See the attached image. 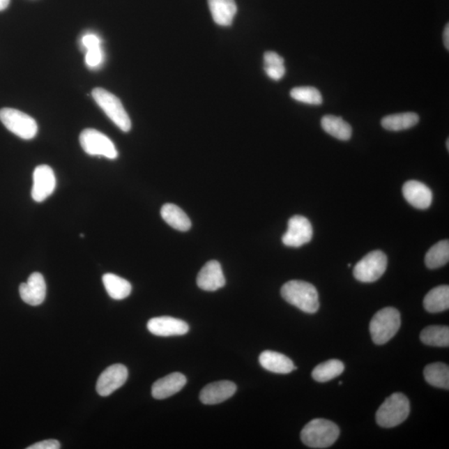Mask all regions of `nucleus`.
<instances>
[{
  "label": "nucleus",
  "instance_id": "34",
  "mask_svg": "<svg viewBox=\"0 0 449 449\" xmlns=\"http://www.w3.org/2000/svg\"><path fill=\"white\" fill-rule=\"evenodd\" d=\"M443 42H444V46H446V49L448 50H449V25L448 24L446 25V29H444Z\"/></svg>",
  "mask_w": 449,
  "mask_h": 449
},
{
  "label": "nucleus",
  "instance_id": "33",
  "mask_svg": "<svg viewBox=\"0 0 449 449\" xmlns=\"http://www.w3.org/2000/svg\"><path fill=\"white\" fill-rule=\"evenodd\" d=\"M60 443L58 440L49 439L44 440V441L38 442L29 446L27 449H59Z\"/></svg>",
  "mask_w": 449,
  "mask_h": 449
},
{
  "label": "nucleus",
  "instance_id": "5",
  "mask_svg": "<svg viewBox=\"0 0 449 449\" xmlns=\"http://www.w3.org/2000/svg\"><path fill=\"white\" fill-rule=\"evenodd\" d=\"M92 96L97 105L101 107L116 127L125 132L131 130V119L118 97L102 88L94 89Z\"/></svg>",
  "mask_w": 449,
  "mask_h": 449
},
{
  "label": "nucleus",
  "instance_id": "30",
  "mask_svg": "<svg viewBox=\"0 0 449 449\" xmlns=\"http://www.w3.org/2000/svg\"><path fill=\"white\" fill-rule=\"evenodd\" d=\"M291 97L295 100L310 105H321L323 102L319 91L313 87H299L291 91Z\"/></svg>",
  "mask_w": 449,
  "mask_h": 449
},
{
  "label": "nucleus",
  "instance_id": "12",
  "mask_svg": "<svg viewBox=\"0 0 449 449\" xmlns=\"http://www.w3.org/2000/svg\"><path fill=\"white\" fill-rule=\"evenodd\" d=\"M46 283L44 276L38 272L30 275L28 282L20 286L21 299L26 304L37 306L45 301L46 297Z\"/></svg>",
  "mask_w": 449,
  "mask_h": 449
},
{
  "label": "nucleus",
  "instance_id": "4",
  "mask_svg": "<svg viewBox=\"0 0 449 449\" xmlns=\"http://www.w3.org/2000/svg\"><path fill=\"white\" fill-rule=\"evenodd\" d=\"M410 413V403L404 395L395 393L388 397L376 413V421L383 427H394L402 424Z\"/></svg>",
  "mask_w": 449,
  "mask_h": 449
},
{
  "label": "nucleus",
  "instance_id": "32",
  "mask_svg": "<svg viewBox=\"0 0 449 449\" xmlns=\"http://www.w3.org/2000/svg\"><path fill=\"white\" fill-rule=\"evenodd\" d=\"M81 45L86 52L102 47L101 38L94 33H85L81 38Z\"/></svg>",
  "mask_w": 449,
  "mask_h": 449
},
{
  "label": "nucleus",
  "instance_id": "8",
  "mask_svg": "<svg viewBox=\"0 0 449 449\" xmlns=\"http://www.w3.org/2000/svg\"><path fill=\"white\" fill-rule=\"evenodd\" d=\"M387 257L381 250H374L367 254L353 268V276L364 283L376 282L387 269Z\"/></svg>",
  "mask_w": 449,
  "mask_h": 449
},
{
  "label": "nucleus",
  "instance_id": "28",
  "mask_svg": "<svg viewBox=\"0 0 449 449\" xmlns=\"http://www.w3.org/2000/svg\"><path fill=\"white\" fill-rule=\"evenodd\" d=\"M449 261V243L448 240L439 241L427 252L425 264L427 268L438 269L446 266Z\"/></svg>",
  "mask_w": 449,
  "mask_h": 449
},
{
  "label": "nucleus",
  "instance_id": "31",
  "mask_svg": "<svg viewBox=\"0 0 449 449\" xmlns=\"http://www.w3.org/2000/svg\"><path fill=\"white\" fill-rule=\"evenodd\" d=\"M105 62V52L102 47L85 52V63L89 68L96 69Z\"/></svg>",
  "mask_w": 449,
  "mask_h": 449
},
{
  "label": "nucleus",
  "instance_id": "20",
  "mask_svg": "<svg viewBox=\"0 0 449 449\" xmlns=\"http://www.w3.org/2000/svg\"><path fill=\"white\" fill-rule=\"evenodd\" d=\"M161 215L170 227L180 231H188L192 227L188 215L178 206L167 203L161 209Z\"/></svg>",
  "mask_w": 449,
  "mask_h": 449
},
{
  "label": "nucleus",
  "instance_id": "14",
  "mask_svg": "<svg viewBox=\"0 0 449 449\" xmlns=\"http://www.w3.org/2000/svg\"><path fill=\"white\" fill-rule=\"evenodd\" d=\"M198 287L206 291H215L226 284L221 264L218 261H211L202 267L198 273Z\"/></svg>",
  "mask_w": 449,
  "mask_h": 449
},
{
  "label": "nucleus",
  "instance_id": "23",
  "mask_svg": "<svg viewBox=\"0 0 449 449\" xmlns=\"http://www.w3.org/2000/svg\"><path fill=\"white\" fill-rule=\"evenodd\" d=\"M102 283L107 294L114 300L126 299L132 292V284L120 276L107 273L102 276Z\"/></svg>",
  "mask_w": 449,
  "mask_h": 449
},
{
  "label": "nucleus",
  "instance_id": "15",
  "mask_svg": "<svg viewBox=\"0 0 449 449\" xmlns=\"http://www.w3.org/2000/svg\"><path fill=\"white\" fill-rule=\"evenodd\" d=\"M405 200L417 209L429 208L433 201V193L429 188L418 181H409L403 187Z\"/></svg>",
  "mask_w": 449,
  "mask_h": 449
},
{
  "label": "nucleus",
  "instance_id": "26",
  "mask_svg": "<svg viewBox=\"0 0 449 449\" xmlns=\"http://www.w3.org/2000/svg\"><path fill=\"white\" fill-rule=\"evenodd\" d=\"M423 343L436 347H448L449 345V328L443 326H430L420 334Z\"/></svg>",
  "mask_w": 449,
  "mask_h": 449
},
{
  "label": "nucleus",
  "instance_id": "18",
  "mask_svg": "<svg viewBox=\"0 0 449 449\" xmlns=\"http://www.w3.org/2000/svg\"><path fill=\"white\" fill-rule=\"evenodd\" d=\"M259 362L263 368L275 374H289L297 369L290 358L271 351H263Z\"/></svg>",
  "mask_w": 449,
  "mask_h": 449
},
{
  "label": "nucleus",
  "instance_id": "3",
  "mask_svg": "<svg viewBox=\"0 0 449 449\" xmlns=\"http://www.w3.org/2000/svg\"><path fill=\"white\" fill-rule=\"evenodd\" d=\"M401 325L400 313L393 307L379 310L371 319L370 331L374 344H386L399 331Z\"/></svg>",
  "mask_w": 449,
  "mask_h": 449
},
{
  "label": "nucleus",
  "instance_id": "16",
  "mask_svg": "<svg viewBox=\"0 0 449 449\" xmlns=\"http://www.w3.org/2000/svg\"><path fill=\"white\" fill-rule=\"evenodd\" d=\"M236 391V386L233 382L222 381L211 383L203 388L200 400L206 405L221 404L234 395Z\"/></svg>",
  "mask_w": 449,
  "mask_h": 449
},
{
  "label": "nucleus",
  "instance_id": "36",
  "mask_svg": "<svg viewBox=\"0 0 449 449\" xmlns=\"http://www.w3.org/2000/svg\"><path fill=\"white\" fill-rule=\"evenodd\" d=\"M447 149L449 150V140H447Z\"/></svg>",
  "mask_w": 449,
  "mask_h": 449
},
{
  "label": "nucleus",
  "instance_id": "9",
  "mask_svg": "<svg viewBox=\"0 0 449 449\" xmlns=\"http://www.w3.org/2000/svg\"><path fill=\"white\" fill-rule=\"evenodd\" d=\"M313 228L309 220L302 215H294L288 222V229L282 236L287 247L300 248L312 241Z\"/></svg>",
  "mask_w": 449,
  "mask_h": 449
},
{
  "label": "nucleus",
  "instance_id": "11",
  "mask_svg": "<svg viewBox=\"0 0 449 449\" xmlns=\"http://www.w3.org/2000/svg\"><path fill=\"white\" fill-rule=\"evenodd\" d=\"M31 195L37 202H42L54 193L56 188L54 172L50 166L40 165L34 169Z\"/></svg>",
  "mask_w": 449,
  "mask_h": 449
},
{
  "label": "nucleus",
  "instance_id": "17",
  "mask_svg": "<svg viewBox=\"0 0 449 449\" xmlns=\"http://www.w3.org/2000/svg\"><path fill=\"white\" fill-rule=\"evenodd\" d=\"M187 378L183 374L175 372L158 379L153 383L152 395L154 399H165L183 390Z\"/></svg>",
  "mask_w": 449,
  "mask_h": 449
},
{
  "label": "nucleus",
  "instance_id": "7",
  "mask_svg": "<svg viewBox=\"0 0 449 449\" xmlns=\"http://www.w3.org/2000/svg\"><path fill=\"white\" fill-rule=\"evenodd\" d=\"M79 142L82 149L90 156H100L114 160L119 153L109 137L95 129H85L81 132Z\"/></svg>",
  "mask_w": 449,
  "mask_h": 449
},
{
  "label": "nucleus",
  "instance_id": "24",
  "mask_svg": "<svg viewBox=\"0 0 449 449\" xmlns=\"http://www.w3.org/2000/svg\"><path fill=\"white\" fill-rule=\"evenodd\" d=\"M418 122L420 116L418 114L414 112H404L384 116L381 125L388 131L399 132L416 126Z\"/></svg>",
  "mask_w": 449,
  "mask_h": 449
},
{
  "label": "nucleus",
  "instance_id": "19",
  "mask_svg": "<svg viewBox=\"0 0 449 449\" xmlns=\"http://www.w3.org/2000/svg\"><path fill=\"white\" fill-rule=\"evenodd\" d=\"M208 6L215 24L222 27L232 24L237 12L235 0H208Z\"/></svg>",
  "mask_w": 449,
  "mask_h": 449
},
{
  "label": "nucleus",
  "instance_id": "35",
  "mask_svg": "<svg viewBox=\"0 0 449 449\" xmlns=\"http://www.w3.org/2000/svg\"><path fill=\"white\" fill-rule=\"evenodd\" d=\"M10 0H0V11L6 10L10 6Z\"/></svg>",
  "mask_w": 449,
  "mask_h": 449
},
{
  "label": "nucleus",
  "instance_id": "25",
  "mask_svg": "<svg viewBox=\"0 0 449 449\" xmlns=\"http://www.w3.org/2000/svg\"><path fill=\"white\" fill-rule=\"evenodd\" d=\"M425 381L437 388L449 390V368L443 363H434L425 367L424 370Z\"/></svg>",
  "mask_w": 449,
  "mask_h": 449
},
{
  "label": "nucleus",
  "instance_id": "6",
  "mask_svg": "<svg viewBox=\"0 0 449 449\" xmlns=\"http://www.w3.org/2000/svg\"><path fill=\"white\" fill-rule=\"evenodd\" d=\"M0 121L8 131L24 140H31L38 133V124L32 116L18 109H0Z\"/></svg>",
  "mask_w": 449,
  "mask_h": 449
},
{
  "label": "nucleus",
  "instance_id": "13",
  "mask_svg": "<svg viewBox=\"0 0 449 449\" xmlns=\"http://www.w3.org/2000/svg\"><path fill=\"white\" fill-rule=\"evenodd\" d=\"M150 333L158 336L183 335L189 331L187 322L170 317H161L151 319L148 322Z\"/></svg>",
  "mask_w": 449,
  "mask_h": 449
},
{
  "label": "nucleus",
  "instance_id": "2",
  "mask_svg": "<svg viewBox=\"0 0 449 449\" xmlns=\"http://www.w3.org/2000/svg\"><path fill=\"white\" fill-rule=\"evenodd\" d=\"M339 436V427L324 418H315L309 422L300 434L302 442L312 448H329L333 446Z\"/></svg>",
  "mask_w": 449,
  "mask_h": 449
},
{
  "label": "nucleus",
  "instance_id": "29",
  "mask_svg": "<svg viewBox=\"0 0 449 449\" xmlns=\"http://www.w3.org/2000/svg\"><path fill=\"white\" fill-rule=\"evenodd\" d=\"M265 71L274 81H279L286 75L284 60L275 52L268 51L264 54Z\"/></svg>",
  "mask_w": 449,
  "mask_h": 449
},
{
  "label": "nucleus",
  "instance_id": "10",
  "mask_svg": "<svg viewBox=\"0 0 449 449\" xmlns=\"http://www.w3.org/2000/svg\"><path fill=\"white\" fill-rule=\"evenodd\" d=\"M128 377L126 366L116 364L107 367L98 379L96 390L98 395L102 397L112 395L126 383Z\"/></svg>",
  "mask_w": 449,
  "mask_h": 449
},
{
  "label": "nucleus",
  "instance_id": "1",
  "mask_svg": "<svg viewBox=\"0 0 449 449\" xmlns=\"http://www.w3.org/2000/svg\"><path fill=\"white\" fill-rule=\"evenodd\" d=\"M283 299L305 313L314 314L319 308V294L313 284L303 280H291L282 288Z\"/></svg>",
  "mask_w": 449,
  "mask_h": 449
},
{
  "label": "nucleus",
  "instance_id": "21",
  "mask_svg": "<svg viewBox=\"0 0 449 449\" xmlns=\"http://www.w3.org/2000/svg\"><path fill=\"white\" fill-rule=\"evenodd\" d=\"M424 306L427 312L429 313H439L448 310V286H439L427 293L425 297Z\"/></svg>",
  "mask_w": 449,
  "mask_h": 449
},
{
  "label": "nucleus",
  "instance_id": "22",
  "mask_svg": "<svg viewBox=\"0 0 449 449\" xmlns=\"http://www.w3.org/2000/svg\"><path fill=\"white\" fill-rule=\"evenodd\" d=\"M321 127L328 135L341 141H348L352 136L351 125L339 116L332 115L323 116Z\"/></svg>",
  "mask_w": 449,
  "mask_h": 449
},
{
  "label": "nucleus",
  "instance_id": "27",
  "mask_svg": "<svg viewBox=\"0 0 449 449\" xmlns=\"http://www.w3.org/2000/svg\"><path fill=\"white\" fill-rule=\"evenodd\" d=\"M344 365L338 360H330L319 364L312 371L314 381L325 383L340 376L344 372Z\"/></svg>",
  "mask_w": 449,
  "mask_h": 449
}]
</instances>
